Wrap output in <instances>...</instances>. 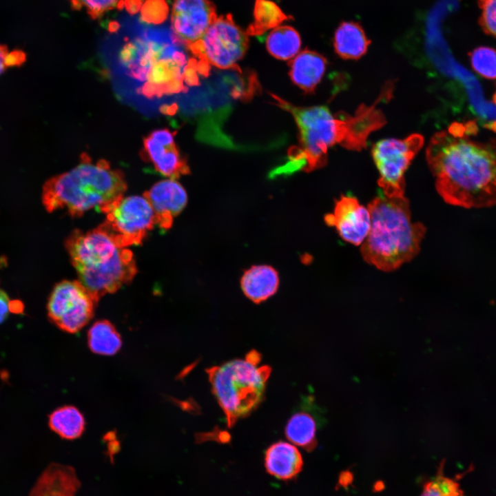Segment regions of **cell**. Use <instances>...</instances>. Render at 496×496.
<instances>
[{
  "instance_id": "1",
  "label": "cell",
  "mask_w": 496,
  "mask_h": 496,
  "mask_svg": "<svg viewBox=\"0 0 496 496\" xmlns=\"http://www.w3.org/2000/svg\"><path fill=\"white\" fill-rule=\"evenodd\" d=\"M426 156L446 203L469 209L496 206V138H472L465 126L454 123L431 137Z\"/></svg>"
},
{
  "instance_id": "2",
  "label": "cell",
  "mask_w": 496,
  "mask_h": 496,
  "mask_svg": "<svg viewBox=\"0 0 496 496\" xmlns=\"http://www.w3.org/2000/svg\"><path fill=\"white\" fill-rule=\"evenodd\" d=\"M126 190L122 171L105 160L94 163L83 154L76 166L45 183L42 201L48 212L66 209L72 217L93 208L107 214L119 204Z\"/></svg>"
},
{
  "instance_id": "3",
  "label": "cell",
  "mask_w": 496,
  "mask_h": 496,
  "mask_svg": "<svg viewBox=\"0 0 496 496\" xmlns=\"http://www.w3.org/2000/svg\"><path fill=\"white\" fill-rule=\"evenodd\" d=\"M367 208L371 227L360 249L364 260L386 272L411 260L420 251L426 228L412 222L409 200L379 196Z\"/></svg>"
},
{
  "instance_id": "4",
  "label": "cell",
  "mask_w": 496,
  "mask_h": 496,
  "mask_svg": "<svg viewBox=\"0 0 496 496\" xmlns=\"http://www.w3.org/2000/svg\"><path fill=\"white\" fill-rule=\"evenodd\" d=\"M65 248L79 280L97 302L131 282L137 273L132 251L118 247L99 227L85 233L73 231Z\"/></svg>"
},
{
  "instance_id": "5",
  "label": "cell",
  "mask_w": 496,
  "mask_h": 496,
  "mask_svg": "<svg viewBox=\"0 0 496 496\" xmlns=\"http://www.w3.org/2000/svg\"><path fill=\"white\" fill-rule=\"evenodd\" d=\"M260 354L251 350L244 359L230 360L206 370L229 427L253 412L264 398L271 368L260 365Z\"/></svg>"
},
{
  "instance_id": "6",
  "label": "cell",
  "mask_w": 496,
  "mask_h": 496,
  "mask_svg": "<svg viewBox=\"0 0 496 496\" xmlns=\"http://www.w3.org/2000/svg\"><path fill=\"white\" fill-rule=\"evenodd\" d=\"M247 35L231 14L222 15L217 17L201 39L187 50L207 66L233 69L247 50Z\"/></svg>"
},
{
  "instance_id": "7",
  "label": "cell",
  "mask_w": 496,
  "mask_h": 496,
  "mask_svg": "<svg viewBox=\"0 0 496 496\" xmlns=\"http://www.w3.org/2000/svg\"><path fill=\"white\" fill-rule=\"evenodd\" d=\"M424 137L413 134L404 139L386 138L372 147V156L378 169V180L385 196L404 197V173L422 147Z\"/></svg>"
},
{
  "instance_id": "8",
  "label": "cell",
  "mask_w": 496,
  "mask_h": 496,
  "mask_svg": "<svg viewBox=\"0 0 496 496\" xmlns=\"http://www.w3.org/2000/svg\"><path fill=\"white\" fill-rule=\"evenodd\" d=\"M106 215L98 227L121 248L141 244L147 232L156 225L153 209L143 196L123 198Z\"/></svg>"
},
{
  "instance_id": "9",
  "label": "cell",
  "mask_w": 496,
  "mask_h": 496,
  "mask_svg": "<svg viewBox=\"0 0 496 496\" xmlns=\"http://www.w3.org/2000/svg\"><path fill=\"white\" fill-rule=\"evenodd\" d=\"M98 302L79 280H63L56 285L48 302L50 319L61 330L74 333L92 318Z\"/></svg>"
},
{
  "instance_id": "10",
  "label": "cell",
  "mask_w": 496,
  "mask_h": 496,
  "mask_svg": "<svg viewBox=\"0 0 496 496\" xmlns=\"http://www.w3.org/2000/svg\"><path fill=\"white\" fill-rule=\"evenodd\" d=\"M216 17L210 0H175L171 14L172 36L187 48L201 39Z\"/></svg>"
},
{
  "instance_id": "11",
  "label": "cell",
  "mask_w": 496,
  "mask_h": 496,
  "mask_svg": "<svg viewBox=\"0 0 496 496\" xmlns=\"http://www.w3.org/2000/svg\"><path fill=\"white\" fill-rule=\"evenodd\" d=\"M174 132L158 129L143 139V157L162 175L176 180L189 174L187 160L180 154L174 141Z\"/></svg>"
},
{
  "instance_id": "12",
  "label": "cell",
  "mask_w": 496,
  "mask_h": 496,
  "mask_svg": "<svg viewBox=\"0 0 496 496\" xmlns=\"http://www.w3.org/2000/svg\"><path fill=\"white\" fill-rule=\"evenodd\" d=\"M324 221L334 227L344 241L356 246L362 244L371 227L368 208L350 196L342 195L335 201L333 212L324 216Z\"/></svg>"
},
{
  "instance_id": "13",
  "label": "cell",
  "mask_w": 496,
  "mask_h": 496,
  "mask_svg": "<svg viewBox=\"0 0 496 496\" xmlns=\"http://www.w3.org/2000/svg\"><path fill=\"white\" fill-rule=\"evenodd\" d=\"M155 214L156 225L169 229L174 218L187 205V195L184 187L174 179H165L155 183L143 195Z\"/></svg>"
},
{
  "instance_id": "14",
  "label": "cell",
  "mask_w": 496,
  "mask_h": 496,
  "mask_svg": "<svg viewBox=\"0 0 496 496\" xmlns=\"http://www.w3.org/2000/svg\"><path fill=\"white\" fill-rule=\"evenodd\" d=\"M80 482L73 468L51 464L42 473L29 496H75Z\"/></svg>"
},
{
  "instance_id": "15",
  "label": "cell",
  "mask_w": 496,
  "mask_h": 496,
  "mask_svg": "<svg viewBox=\"0 0 496 496\" xmlns=\"http://www.w3.org/2000/svg\"><path fill=\"white\" fill-rule=\"evenodd\" d=\"M302 457L295 445L279 441L270 445L265 454L267 472L280 480H291L300 473Z\"/></svg>"
},
{
  "instance_id": "16",
  "label": "cell",
  "mask_w": 496,
  "mask_h": 496,
  "mask_svg": "<svg viewBox=\"0 0 496 496\" xmlns=\"http://www.w3.org/2000/svg\"><path fill=\"white\" fill-rule=\"evenodd\" d=\"M327 63L322 54L304 50L289 61L290 78L305 93H312L324 74Z\"/></svg>"
},
{
  "instance_id": "17",
  "label": "cell",
  "mask_w": 496,
  "mask_h": 496,
  "mask_svg": "<svg viewBox=\"0 0 496 496\" xmlns=\"http://www.w3.org/2000/svg\"><path fill=\"white\" fill-rule=\"evenodd\" d=\"M240 286L247 298L255 303H260L277 291L278 273L271 266L254 265L244 272Z\"/></svg>"
},
{
  "instance_id": "18",
  "label": "cell",
  "mask_w": 496,
  "mask_h": 496,
  "mask_svg": "<svg viewBox=\"0 0 496 496\" xmlns=\"http://www.w3.org/2000/svg\"><path fill=\"white\" fill-rule=\"evenodd\" d=\"M335 53L343 59H358L371 43L362 27L354 21L342 22L333 36Z\"/></svg>"
},
{
  "instance_id": "19",
  "label": "cell",
  "mask_w": 496,
  "mask_h": 496,
  "mask_svg": "<svg viewBox=\"0 0 496 496\" xmlns=\"http://www.w3.org/2000/svg\"><path fill=\"white\" fill-rule=\"evenodd\" d=\"M87 344L94 353L112 355L121 349L122 340L114 326L108 320L95 322L87 332Z\"/></svg>"
},
{
  "instance_id": "20",
  "label": "cell",
  "mask_w": 496,
  "mask_h": 496,
  "mask_svg": "<svg viewBox=\"0 0 496 496\" xmlns=\"http://www.w3.org/2000/svg\"><path fill=\"white\" fill-rule=\"evenodd\" d=\"M50 428L65 440H74L83 433L85 418L76 407L66 405L55 409L49 416Z\"/></svg>"
},
{
  "instance_id": "21",
  "label": "cell",
  "mask_w": 496,
  "mask_h": 496,
  "mask_svg": "<svg viewBox=\"0 0 496 496\" xmlns=\"http://www.w3.org/2000/svg\"><path fill=\"white\" fill-rule=\"evenodd\" d=\"M301 47L298 31L289 25L273 29L266 39V48L271 55L280 60H289L296 56Z\"/></svg>"
},
{
  "instance_id": "22",
  "label": "cell",
  "mask_w": 496,
  "mask_h": 496,
  "mask_svg": "<svg viewBox=\"0 0 496 496\" xmlns=\"http://www.w3.org/2000/svg\"><path fill=\"white\" fill-rule=\"evenodd\" d=\"M291 17L285 14L280 8L270 0H256L254 8V21L249 24L247 34L261 35L267 30L274 29Z\"/></svg>"
},
{
  "instance_id": "23",
  "label": "cell",
  "mask_w": 496,
  "mask_h": 496,
  "mask_svg": "<svg viewBox=\"0 0 496 496\" xmlns=\"http://www.w3.org/2000/svg\"><path fill=\"white\" fill-rule=\"evenodd\" d=\"M287 438L307 451H312L316 446V424L313 417L304 412L294 413L287 421L285 427Z\"/></svg>"
},
{
  "instance_id": "24",
  "label": "cell",
  "mask_w": 496,
  "mask_h": 496,
  "mask_svg": "<svg viewBox=\"0 0 496 496\" xmlns=\"http://www.w3.org/2000/svg\"><path fill=\"white\" fill-rule=\"evenodd\" d=\"M470 60L473 70L481 76L496 79V50L486 47H478L470 54Z\"/></svg>"
},
{
  "instance_id": "25",
  "label": "cell",
  "mask_w": 496,
  "mask_h": 496,
  "mask_svg": "<svg viewBox=\"0 0 496 496\" xmlns=\"http://www.w3.org/2000/svg\"><path fill=\"white\" fill-rule=\"evenodd\" d=\"M420 496H466L459 484L442 472L427 482Z\"/></svg>"
},
{
  "instance_id": "26",
  "label": "cell",
  "mask_w": 496,
  "mask_h": 496,
  "mask_svg": "<svg viewBox=\"0 0 496 496\" xmlns=\"http://www.w3.org/2000/svg\"><path fill=\"white\" fill-rule=\"evenodd\" d=\"M70 2L73 9H83L92 19H96L110 10L123 9L126 0H70Z\"/></svg>"
},
{
  "instance_id": "27",
  "label": "cell",
  "mask_w": 496,
  "mask_h": 496,
  "mask_svg": "<svg viewBox=\"0 0 496 496\" xmlns=\"http://www.w3.org/2000/svg\"><path fill=\"white\" fill-rule=\"evenodd\" d=\"M479 23L486 34L496 39V0H478Z\"/></svg>"
},
{
  "instance_id": "28",
  "label": "cell",
  "mask_w": 496,
  "mask_h": 496,
  "mask_svg": "<svg viewBox=\"0 0 496 496\" xmlns=\"http://www.w3.org/2000/svg\"><path fill=\"white\" fill-rule=\"evenodd\" d=\"M25 59V54L22 50L9 51L6 45L0 44V75L8 68L21 65Z\"/></svg>"
},
{
  "instance_id": "29",
  "label": "cell",
  "mask_w": 496,
  "mask_h": 496,
  "mask_svg": "<svg viewBox=\"0 0 496 496\" xmlns=\"http://www.w3.org/2000/svg\"><path fill=\"white\" fill-rule=\"evenodd\" d=\"M11 301L6 293L0 288V324L8 317L11 311Z\"/></svg>"
}]
</instances>
